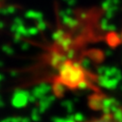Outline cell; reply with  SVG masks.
<instances>
[{
    "instance_id": "cell-1",
    "label": "cell",
    "mask_w": 122,
    "mask_h": 122,
    "mask_svg": "<svg viewBox=\"0 0 122 122\" xmlns=\"http://www.w3.org/2000/svg\"><path fill=\"white\" fill-rule=\"evenodd\" d=\"M84 122H122V112L116 113V112H107L98 117Z\"/></svg>"
}]
</instances>
